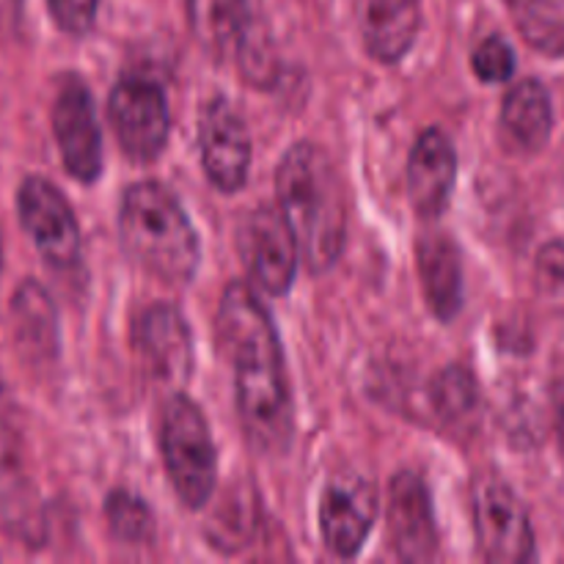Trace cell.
<instances>
[{
  "instance_id": "5bb4252c",
  "label": "cell",
  "mask_w": 564,
  "mask_h": 564,
  "mask_svg": "<svg viewBox=\"0 0 564 564\" xmlns=\"http://www.w3.org/2000/svg\"><path fill=\"white\" fill-rule=\"evenodd\" d=\"M457 180V154L441 130H424L408 158V198L422 218H438Z\"/></svg>"
},
{
  "instance_id": "5b68a950",
  "label": "cell",
  "mask_w": 564,
  "mask_h": 564,
  "mask_svg": "<svg viewBox=\"0 0 564 564\" xmlns=\"http://www.w3.org/2000/svg\"><path fill=\"white\" fill-rule=\"evenodd\" d=\"M474 529L488 562L523 564L538 556L527 507L501 479L482 477L474 485Z\"/></svg>"
},
{
  "instance_id": "6da1fadb",
  "label": "cell",
  "mask_w": 564,
  "mask_h": 564,
  "mask_svg": "<svg viewBox=\"0 0 564 564\" xmlns=\"http://www.w3.org/2000/svg\"><path fill=\"white\" fill-rule=\"evenodd\" d=\"M215 330L235 375V402L248 441L279 455L292 441L295 411L279 334L253 286L242 281L226 286Z\"/></svg>"
},
{
  "instance_id": "3957f363",
  "label": "cell",
  "mask_w": 564,
  "mask_h": 564,
  "mask_svg": "<svg viewBox=\"0 0 564 564\" xmlns=\"http://www.w3.org/2000/svg\"><path fill=\"white\" fill-rule=\"evenodd\" d=\"M119 237L127 257L152 279L171 286L191 284L202 262L196 226L174 191L163 182H135L119 207Z\"/></svg>"
},
{
  "instance_id": "8fae6325",
  "label": "cell",
  "mask_w": 564,
  "mask_h": 564,
  "mask_svg": "<svg viewBox=\"0 0 564 564\" xmlns=\"http://www.w3.org/2000/svg\"><path fill=\"white\" fill-rule=\"evenodd\" d=\"M132 345L154 380L174 389L187 383L193 372V336L180 308L169 303L149 306L135 319Z\"/></svg>"
},
{
  "instance_id": "7c38bea8",
  "label": "cell",
  "mask_w": 564,
  "mask_h": 564,
  "mask_svg": "<svg viewBox=\"0 0 564 564\" xmlns=\"http://www.w3.org/2000/svg\"><path fill=\"white\" fill-rule=\"evenodd\" d=\"M378 516V496L361 477L334 479L319 499V534L325 549L339 560L361 551Z\"/></svg>"
},
{
  "instance_id": "603a6c76",
  "label": "cell",
  "mask_w": 564,
  "mask_h": 564,
  "mask_svg": "<svg viewBox=\"0 0 564 564\" xmlns=\"http://www.w3.org/2000/svg\"><path fill=\"white\" fill-rule=\"evenodd\" d=\"M538 295L554 314L564 317V242H545L534 262Z\"/></svg>"
},
{
  "instance_id": "d6986e66",
  "label": "cell",
  "mask_w": 564,
  "mask_h": 564,
  "mask_svg": "<svg viewBox=\"0 0 564 564\" xmlns=\"http://www.w3.org/2000/svg\"><path fill=\"white\" fill-rule=\"evenodd\" d=\"M248 22V0H187V25L213 61L237 53Z\"/></svg>"
},
{
  "instance_id": "7402d4cb",
  "label": "cell",
  "mask_w": 564,
  "mask_h": 564,
  "mask_svg": "<svg viewBox=\"0 0 564 564\" xmlns=\"http://www.w3.org/2000/svg\"><path fill=\"white\" fill-rule=\"evenodd\" d=\"M105 516H108L110 532L121 543L143 545L147 540H152V512H149V507L138 496L127 494V490H113L108 501H105Z\"/></svg>"
},
{
  "instance_id": "52a82bcc",
  "label": "cell",
  "mask_w": 564,
  "mask_h": 564,
  "mask_svg": "<svg viewBox=\"0 0 564 564\" xmlns=\"http://www.w3.org/2000/svg\"><path fill=\"white\" fill-rule=\"evenodd\" d=\"M108 119L121 152L135 163H152L169 143L171 113L158 83L135 77L116 83L108 99Z\"/></svg>"
},
{
  "instance_id": "30bf717a",
  "label": "cell",
  "mask_w": 564,
  "mask_h": 564,
  "mask_svg": "<svg viewBox=\"0 0 564 564\" xmlns=\"http://www.w3.org/2000/svg\"><path fill=\"white\" fill-rule=\"evenodd\" d=\"M240 251L251 270L253 284L268 295H286L297 273V246L281 209L262 204L242 226Z\"/></svg>"
},
{
  "instance_id": "9c48e42d",
  "label": "cell",
  "mask_w": 564,
  "mask_h": 564,
  "mask_svg": "<svg viewBox=\"0 0 564 564\" xmlns=\"http://www.w3.org/2000/svg\"><path fill=\"white\" fill-rule=\"evenodd\" d=\"M53 132L66 171L86 185L97 182L102 174V132L94 97L80 77H66L55 91Z\"/></svg>"
},
{
  "instance_id": "4fadbf2b",
  "label": "cell",
  "mask_w": 564,
  "mask_h": 564,
  "mask_svg": "<svg viewBox=\"0 0 564 564\" xmlns=\"http://www.w3.org/2000/svg\"><path fill=\"white\" fill-rule=\"evenodd\" d=\"M389 538L405 562H430L438 554L433 501L427 485L413 471H400L389 488Z\"/></svg>"
},
{
  "instance_id": "ffe728a7",
  "label": "cell",
  "mask_w": 564,
  "mask_h": 564,
  "mask_svg": "<svg viewBox=\"0 0 564 564\" xmlns=\"http://www.w3.org/2000/svg\"><path fill=\"white\" fill-rule=\"evenodd\" d=\"M523 42L549 58H564V9L556 0H505Z\"/></svg>"
},
{
  "instance_id": "277c9868",
  "label": "cell",
  "mask_w": 564,
  "mask_h": 564,
  "mask_svg": "<svg viewBox=\"0 0 564 564\" xmlns=\"http://www.w3.org/2000/svg\"><path fill=\"white\" fill-rule=\"evenodd\" d=\"M160 452L169 482L187 510H202L218 482V452L202 408L185 394H171L160 413Z\"/></svg>"
},
{
  "instance_id": "484cf974",
  "label": "cell",
  "mask_w": 564,
  "mask_h": 564,
  "mask_svg": "<svg viewBox=\"0 0 564 564\" xmlns=\"http://www.w3.org/2000/svg\"><path fill=\"white\" fill-rule=\"evenodd\" d=\"M554 422H556V435H560V444L564 449V369L554 383Z\"/></svg>"
},
{
  "instance_id": "ac0fdd59",
  "label": "cell",
  "mask_w": 564,
  "mask_h": 564,
  "mask_svg": "<svg viewBox=\"0 0 564 564\" xmlns=\"http://www.w3.org/2000/svg\"><path fill=\"white\" fill-rule=\"evenodd\" d=\"M501 124L507 135L527 152H540L549 143L554 130V108H551V94L538 77L516 83L507 91L501 105Z\"/></svg>"
},
{
  "instance_id": "9a60e30c",
  "label": "cell",
  "mask_w": 564,
  "mask_h": 564,
  "mask_svg": "<svg viewBox=\"0 0 564 564\" xmlns=\"http://www.w3.org/2000/svg\"><path fill=\"white\" fill-rule=\"evenodd\" d=\"M356 9L369 55L380 64L405 58L422 28V0H356Z\"/></svg>"
},
{
  "instance_id": "ba28073f",
  "label": "cell",
  "mask_w": 564,
  "mask_h": 564,
  "mask_svg": "<svg viewBox=\"0 0 564 564\" xmlns=\"http://www.w3.org/2000/svg\"><path fill=\"white\" fill-rule=\"evenodd\" d=\"M198 152L209 185L220 193H237L251 169V135L246 119L226 97L204 102L198 119Z\"/></svg>"
},
{
  "instance_id": "cb8c5ba5",
  "label": "cell",
  "mask_w": 564,
  "mask_h": 564,
  "mask_svg": "<svg viewBox=\"0 0 564 564\" xmlns=\"http://www.w3.org/2000/svg\"><path fill=\"white\" fill-rule=\"evenodd\" d=\"M471 69L482 83H505L516 72V53L501 36H488L474 50Z\"/></svg>"
},
{
  "instance_id": "44dd1931",
  "label": "cell",
  "mask_w": 564,
  "mask_h": 564,
  "mask_svg": "<svg viewBox=\"0 0 564 564\" xmlns=\"http://www.w3.org/2000/svg\"><path fill=\"white\" fill-rule=\"evenodd\" d=\"M430 397H433V405L438 411V416L444 422L460 424L471 422L479 411V391L477 380L468 369L463 367H446L438 378L433 380V389H430Z\"/></svg>"
},
{
  "instance_id": "7a4b0ae2",
  "label": "cell",
  "mask_w": 564,
  "mask_h": 564,
  "mask_svg": "<svg viewBox=\"0 0 564 564\" xmlns=\"http://www.w3.org/2000/svg\"><path fill=\"white\" fill-rule=\"evenodd\" d=\"M275 193L303 264L312 273L334 268L347 240V204L328 154L308 141L290 147L275 171Z\"/></svg>"
},
{
  "instance_id": "d4e9b609",
  "label": "cell",
  "mask_w": 564,
  "mask_h": 564,
  "mask_svg": "<svg viewBox=\"0 0 564 564\" xmlns=\"http://www.w3.org/2000/svg\"><path fill=\"white\" fill-rule=\"evenodd\" d=\"M50 17L69 36H83L97 20L99 0H47Z\"/></svg>"
},
{
  "instance_id": "e0dca14e",
  "label": "cell",
  "mask_w": 564,
  "mask_h": 564,
  "mask_svg": "<svg viewBox=\"0 0 564 564\" xmlns=\"http://www.w3.org/2000/svg\"><path fill=\"white\" fill-rule=\"evenodd\" d=\"M11 323L22 356L33 364H53L58 356V323L47 290L36 281H22L11 297Z\"/></svg>"
},
{
  "instance_id": "2e32d148",
  "label": "cell",
  "mask_w": 564,
  "mask_h": 564,
  "mask_svg": "<svg viewBox=\"0 0 564 564\" xmlns=\"http://www.w3.org/2000/svg\"><path fill=\"white\" fill-rule=\"evenodd\" d=\"M416 268L427 308L449 323L463 306V264L457 246L446 235H427L416 246Z\"/></svg>"
},
{
  "instance_id": "4316f807",
  "label": "cell",
  "mask_w": 564,
  "mask_h": 564,
  "mask_svg": "<svg viewBox=\"0 0 564 564\" xmlns=\"http://www.w3.org/2000/svg\"><path fill=\"white\" fill-rule=\"evenodd\" d=\"M20 0H0V33H11L20 22Z\"/></svg>"
},
{
  "instance_id": "83f0119b",
  "label": "cell",
  "mask_w": 564,
  "mask_h": 564,
  "mask_svg": "<svg viewBox=\"0 0 564 564\" xmlns=\"http://www.w3.org/2000/svg\"><path fill=\"white\" fill-rule=\"evenodd\" d=\"M0 273H3V240H0Z\"/></svg>"
},
{
  "instance_id": "8992f818",
  "label": "cell",
  "mask_w": 564,
  "mask_h": 564,
  "mask_svg": "<svg viewBox=\"0 0 564 564\" xmlns=\"http://www.w3.org/2000/svg\"><path fill=\"white\" fill-rule=\"evenodd\" d=\"M20 224L39 257L55 270L80 262V226L64 193L44 176H25L17 191Z\"/></svg>"
}]
</instances>
